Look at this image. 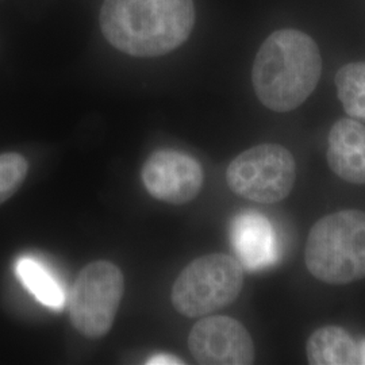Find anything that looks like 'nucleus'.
<instances>
[{"instance_id": "obj_1", "label": "nucleus", "mask_w": 365, "mask_h": 365, "mask_svg": "<svg viewBox=\"0 0 365 365\" xmlns=\"http://www.w3.org/2000/svg\"><path fill=\"white\" fill-rule=\"evenodd\" d=\"M195 24L192 0H105L101 27L119 52L158 57L182 45Z\"/></svg>"}, {"instance_id": "obj_2", "label": "nucleus", "mask_w": 365, "mask_h": 365, "mask_svg": "<svg viewBox=\"0 0 365 365\" xmlns=\"http://www.w3.org/2000/svg\"><path fill=\"white\" fill-rule=\"evenodd\" d=\"M322 73L318 45L306 33L283 29L264 41L256 54L252 81L262 105L288 113L313 93Z\"/></svg>"}, {"instance_id": "obj_3", "label": "nucleus", "mask_w": 365, "mask_h": 365, "mask_svg": "<svg viewBox=\"0 0 365 365\" xmlns=\"http://www.w3.org/2000/svg\"><path fill=\"white\" fill-rule=\"evenodd\" d=\"M304 262L317 280L349 284L365 277V211L341 210L315 222Z\"/></svg>"}, {"instance_id": "obj_4", "label": "nucleus", "mask_w": 365, "mask_h": 365, "mask_svg": "<svg viewBox=\"0 0 365 365\" xmlns=\"http://www.w3.org/2000/svg\"><path fill=\"white\" fill-rule=\"evenodd\" d=\"M244 267L225 253H210L191 261L178 276L170 300L188 318L206 317L232 304L244 287Z\"/></svg>"}, {"instance_id": "obj_5", "label": "nucleus", "mask_w": 365, "mask_h": 365, "mask_svg": "<svg viewBox=\"0 0 365 365\" xmlns=\"http://www.w3.org/2000/svg\"><path fill=\"white\" fill-rule=\"evenodd\" d=\"M123 294L125 277L114 262H90L80 271L71 289L72 327L87 339H103L115 322Z\"/></svg>"}, {"instance_id": "obj_6", "label": "nucleus", "mask_w": 365, "mask_h": 365, "mask_svg": "<svg viewBox=\"0 0 365 365\" xmlns=\"http://www.w3.org/2000/svg\"><path fill=\"white\" fill-rule=\"evenodd\" d=\"M295 182V158L282 145H256L235 157L226 170V182L235 195L262 205L286 199Z\"/></svg>"}, {"instance_id": "obj_7", "label": "nucleus", "mask_w": 365, "mask_h": 365, "mask_svg": "<svg viewBox=\"0 0 365 365\" xmlns=\"http://www.w3.org/2000/svg\"><path fill=\"white\" fill-rule=\"evenodd\" d=\"M188 348L202 365H250L256 359L247 327L227 315H206L197 321L191 329Z\"/></svg>"}, {"instance_id": "obj_8", "label": "nucleus", "mask_w": 365, "mask_h": 365, "mask_svg": "<svg viewBox=\"0 0 365 365\" xmlns=\"http://www.w3.org/2000/svg\"><path fill=\"white\" fill-rule=\"evenodd\" d=\"M141 179L146 191L155 199L180 206L200 194L205 173L194 157L180 150L164 149L145 161Z\"/></svg>"}, {"instance_id": "obj_9", "label": "nucleus", "mask_w": 365, "mask_h": 365, "mask_svg": "<svg viewBox=\"0 0 365 365\" xmlns=\"http://www.w3.org/2000/svg\"><path fill=\"white\" fill-rule=\"evenodd\" d=\"M232 247L241 265L261 271L279 260V242L272 223L260 212L247 211L237 215L230 229Z\"/></svg>"}, {"instance_id": "obj_10", "label": "nucleus", "mask_w": 365, "mask_h": 365, "mask_svg": "<svg viewBox=\"0 0 365 365\" xmlns=\"http://www.w3.org/2000/svg\"><path fill=\"white\" fill-rule=\"evenodd\" d=\"M327 157L339 179L365 185V126L352 118L339 119L329 133Z\"/></svg>"}, {"instance_id": "obj_11", "label": "nucleus", "mask_w": 365, "mask_h": 365, "mask_svg": "<svg viewBox=\"0 0 365 365\" xmlns=\"http://www.w3.org/2000/svg\"><path fill=\"white\" fill-rule=\"evenodd\" d=\"M306 353L313 365L357 364V342L339 327L317 329L307 341Z\"/></svg>"}, {"instance_id": "obj_12", "label": "nucleus", "mask_w": 365, "mask_h": 365, "mask_svg": "<svg viewBox=\"0 0 365 365\" xmlns=\"http://www.w3.org/2000/svg\"><path fill=\"white\" fill-rule=\"evenodd\" d=\"M15 271L24 286L43 306L56 310L64 307L66 295L63 288L41 262L30 257H21L16 261Z\"/></svg>"}, {"instance_id": "obj_13", "label": "nucleus", "mask_w": 365, "mask_h": 365, "mask_svg": "<svg viewBox=\"0 0 365 365\" xmlns=\"http://www.w3.org/2000/svg\"><path fill=\"white\" fill-rule=\"evenodd\" d=\"M336 87L339 102L348 115L365 120V61L339 68Z\"/></svg>"}, {"instance_id": "obj_14", "label": "nucleus", "mask_w": 365, "mask_h": 365, "mask_svg": "<svg viewBox=\"0 0 365 365\" xmlns=\"http://www.w3.org/2000/svg\"><path fill=\"white\" fill-rule=\"evenodd\" d=\"M29 163L26 158L15 153H0V206L7 202L26 180Z\"/></svg>"}, {"instance_id": "obj_15", "label": "nucleus", "mask_w": 365, "mask_h": 365, "mask_svg": "<svg viewBox=\"0 0 365 365\" xmlns=\"http://www.w3.org/2000/svg\"><path fill=\"white\" fill-rule=\"evenodd\" d=\"M146 364L148 365H178V364H184V361H182L180 359H178V357H173V356H170V354H158V356H155V357H152V359H149L148 361H146Z\"/></svg>"}, {"instance_id": "obj_16", "label": "nucleus", "mask_w": 365, "mask_h": 365, "mask_svg": "<svg viewBox=\"0 0 365 365\" xmlns=\"http://www.w3.org/2000/svg\"><path fill=\"white\" fill-rule=\"evenodd\" d=\"M357 364H365V339L357 344Z\"/></svg>"}]
</instances>
